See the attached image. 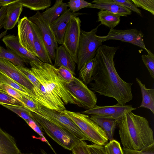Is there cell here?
<instances>
[{
    "label": "cell",
    "instance_id": "obj_38",
    "mask_svg": "<svg viewBox=\"0 0 154 154\" xmlns=\"http://www.w3.org/2000/svg\"><path fill=\"white\" fill-rule=\"evenodd\" d=\"M0 91L6 93L21 103L22 94L13 88L5 85L0 83Z\"/></svg>",
    "mask_w": 154,
    "mask_h": 154
},
{
    "label": "cell",
    "instance_id": "obj_44",
    "mask_svg": "<svg viewBox=\"0 0 154 154\" xmlns=\"http://www.w3.org/2000/svg\"><path fill=\"white\" fill-rule=\"evenodd\" d=\"M7 6L1 7L0 8V29L3 27L7 13Z\"/></svg>",
    "mask_w": 154,
    "mask_h": 154
},
{
    "label": "cell",
    "instance_id": "obj_24",
    "mask_svg": "<svg viewBox=\"0 0 154 154\" xmlns=\"http://www.w3.org/2000/svg\"><path fill=\"white\" fill-rule=\"evenodd\" d=\"M136 80L140 88L142 98L138 107L149 109L154 114V89L147 88L138 78H136Z\"/></svg>",
    "mask_w": 154,
    "mask_h": 154
},
{
    "label": "cell",
    "instance_id": "obj_15",
    "mask_svg": "<svg viewBox=\"0 0 154 154\" xmlns=\"http://www.w3.org/2000/svg\"><path fill=\"white\" fill-rule=\"evenodd\" d=\"M2 40L7 48L11 50L23 59L26 63H29L30 61L41 62V61L26 49L21 46L19 42L17 36L14 35H8L4 36Z\"/></svg>",
    "mask_w": 154,
    "mask_h": 154
},
{
    "label": "cell",
    "instance_id": "obj_18",
    "mask_svg": "<svg viewBox=\"0 0 154 154\" xmlns=\"http://www.w3.org/2000/svg\"><path fill=\"white\" fill-rule=\"evenodd\" d=\"M92 2L94 4L87 8L106 11L124 17L132 14L130 10L115 3L112 0H95Z\"/></svg>",
    "mask_w": 154,
    "mask_h": 154
},
{
    "label": "cell",
    "instance_id": "obj_33",
    "mask_svg": "<svg viewBox=\"0 0 154 154\" xmlns=\"http://www.w3.org/2000/svg\"><path fill=\"white\" fill-rule=\"evenodd\" d=\"M21 103L24 106L31 112L36 113L38 109L39 103L32 98L22 95Z\"/></svg>",
    "mask_w": 154,
    "mask_h": 154
},
{
    "label": "cell",
    "instance_id": "obj_39",
    "mask_svg": "<svg viewBox=\"0 0 154 154\" xmlns=\"http://www.w3.org/2000/svg\"><path fill=\"white\" fill-rule=\"evenodd\" d=\"M71 151L74 154H91L88 145L83 140L79 141Z\"/></svg>",
    "mask_w": 154,
    "mask_h": 154
},
{
    "label": "cell",
    "instance_id": "obj_41",
    "mask_svg": "<svg viewBox=\"0 0 154 154\" xmlns=\"http://www.w3.org/2000/svg\"><path fill=\"white\" fill-rule=\"evenodd\" d=\"M115 3L136 13L141 17H143L141 11L134 4L128 0H112Z\"/></svg>",
    "mask_w": 154,
    "mask_h": 154
},
{
    "label": "cell",
    "instance_id": "obj_37",
    "mask_svg": "<svg viewBox=\"0 0 154 154\" xmlns=\"http://www.w3.org/2000/svg\"><path fill=\"white\" fill-rule=\"evenodd\" d=\"M17 68L26 76L33 84L34 88H38L39 87V82L33 75L30 69L20 66H17Z\"/></svg>",
    "mask_w": 154,
    "mask_h": 154
},
{
    "label": "cell",
    "instance_id": "obj_34",
    "mask_svg": "<svg viewBox=\"0 0 154 154\" xmlns=\"http://www.w3.org/2000/svg\"><path fill=\"white\" fill-rule=\"evenodd\" d=\"M92 3L83 0H70L67 4L72 12L75 13L82 8L91 6Z\"/></svg>",
    "mask_w": 154,
    "mask_h": 154
},
{
    "label": "cell",
    "instance_id": "obj_14",
    "mask_svg": "<svg viewBox=\"0 0 154 154\" xmlns=\"http://www.w3.org/2000/svg\"><path fill=\"white\" fill-rule=\"evenodd\" d=\"M0 72L18 83L35 95L33 84L17 66L10 61L0 58Z\"/></svg>",
    "mask_w": 154,
    "mask_h": 154
},
{
    "label": "cell",
    "instance_id": "obj_46",
    "mask_svg": "<svg viewBox=\"0 0 154 154\" xmlns=\"http://www.w3.org/2000/svg\"><path fill=\"white\" fill-rule=\"evenodd\" d=\"M7 30L5 31L0 33V40L4 36L6 35L7 33Z\"/></svg>",
    "mask_w": 154,
    "mask_h": 154
},
{
    "label": "cell",
    "instance_id": "obj_1",
    "mask_svg": "<svg viewBox=\"0 0 154 154\" xmlns=\"http://www.w3.org/2000/svg\"><path fill=\"white\" fill-rule=\"evenodd\" d=\"M118 47L101 45L95 57L97 64L89 89L99 95L114 98L118 104L124 105L133 99L132 83L123 80L117 72L114 58Z\"/></svg>",
    "mask_w": 154,
    "mask_h": 154
},
{
    "label": "cell",
    "instance_id": "obj_49",
    "mask_svg": "<svg viewBox=\"0 0 154 154\" xmlns=\"http://www.w3.org/2000/svg\"><path fill=\"white\" fill-rule=\"evenodd\" d=\"M70 154H74L72 152V153H70Z\"/></svg>",
    "mask_w": 154,
    "mask_h": 154
},
{
    "label": "cell",
    "instance_id": "obj_27",
    "mask_svg": "<svg viewBox=\"0 0 154 154\" xmlns=\"http://www.w3.org/2000/svg\"><path fill=\"white\" fill-rule=\"evenodd\" d=\"M0 83L8 86L22 94L32 98L36 100L35 95L32 92L1 72H0Z\"/></svg>",
    "mask_w": 154,
    "mask_h": 154
},
{
    "label": "cell",
    "instance_id": "obj_36",
    "mask_svg": "<svg viewBox=\"0 0 154 154\" xmlns=\"http://www.w3.org/2000/svg\"><path fill=\"white\" fill-rule=\"evenodd\" d=\"M137 7H140L154 15V0H132Z\"/></svg>",
    "mask_w": 154,
    "mask_h": 154
},
{
    "label": "cell",
    "instance_id": "obj_8",
    "mask_svg": "<svg viewBox=\"0 0 154 154\" xmlns=\"http://www.w3.org/2000/svg\"><path fill=\"white\" fill-rule=\"evenodd\" d=\"M60 112L47 108L39 104L36 114L58 125L73 135L79 141L89 140L84 133L70 119Z\"/></svg>",
    "mask_w": 154,
    "mask_h": 154
},
{
    "label": "cell",
    "instance_id": "obj_23",
    "mask_svg": "<svg viewBox=\"0 0 154 154\" xmlns=\"http://www.w3.org/2000/svg\"><path fill=\"white\" fill-rule=\"evenodd\" d=\"M67 3L62 0H56L55 4L51 8L42 13L43 17L50 24L58 18L67 9Z\"/></svg>",
    "mask_w": 154,
    "mask_h": 154
},
{
    "label": "cell",
    "instance_id": "obj_31",
    "mask_svg": "<svg viewBox=\"0 0 154 154\" xmlns=\"http://www.w3.org/2000/svg\"><path fill=\"white\" fill-rule=\"evenodd\" d=\"M147 55L141 56L143 61L147 69L153 79L154 78V55L150 51H146Z\"/></svg>",
    "mask_w": 154,
    "mask_h": 154
},
{
    "label": "cell",
    "instance_id": "obj_6",
    "mask_svg": "<svg viewBox=\"0 0 154 154\" xmlns=\"http://www.w3.org/2000/svg\"><path fill=\"white\" fill-rule=\"evenodd\" d=\"M100 24L89 32L81 30L78 51L77 70L84 64L94 58L102 42L96 35Z\"/></svg>",
    "mask_w": 154,
    "mask_h": 154
},
{
    "label": "cell",
    "instance_id": "obj_21",
    "mask_svg": "<svg viewBox=\"0 0 154 154\" xmlns=\"http://www.w3.org/2000/svg\"><path fill=\"white\" fill-rule=\"evenodd\" d=\"M23 6L17 2L7 7V13L4 28L5 30L13 28L19 20Z\"/></svg>",
    "mask_w": 154,
    "mask_h": 154
},
{
    "label": "cell",
    "instance_id": "obj_35",
    "mask_svg": "<svg viewBox=\"0 0 154 154\" xmlns=\"http://www.w3.org/2000/svg\"><path fill=\"white\" fill-rule=\"evenodd\" d=\"M0 104L24 106L20 101L0 91Z\"/></svg>",
    "mask_w": 154,
    "mask_h": 154
},
{
    "label": "cell",
    "instance_id": "obj_7",
    "mask_svg": "<svg viewBox=\"0 0 154 154\" xmlns=\"http://www.w3.org/2000/svg\"><path fill=\"white\" fill-rule=\"evenodd\" d=\"M65 86L79 106L88 109L96 105V94L79 79L74 77L70 82L65 83Z\"/></svg>",
    "mask_w": 154,
    "mask_h": 154
},
{
    "label": "cell",
    "instance_id": "obj_40",
    "mask_svg": "<svg viewBox=\"0 0 154 154\" xmlns=\"http://www.w3.org/2000/svg\"><path fill=\"white\" fill-rule=\"evenodd\" d=\"M56 70L65 83H68L73 80L75 77L74 75L66 68L62 66L56 68Z\"/></svg>",
    "mask_w": 154,
    "mask_h": 154
},
{
    "label": "cell",
    "instance_id": "obj_11",
    "mask_svg": "<svg viewBox=\"0 0 154 154\" xmlns=\"http://www.w3.org/2000/svg\"><path fill=\"white\" fill-rule=\"evenodd\" d=\"M143 36L141 32L135 29L125 30L113 29H110L107 35L97 36V37L102 42L110 40H116L128 42L146 51L148 49L145 46Z\"/></svg>",
    "mask_w": 154,
    "mask_h": 154
},
{
    "label": "cell",
    "instance_id": "obj_2",
    "mask_svg": "<svg viewBox=\"0 0 154 154\" xmlns=\"http://www.w3.org/2000/svg\"><path fill=\"white\" fill-rule=\"evenodd\" d=\"M117 123L123 148L139 151L154 144L152 130L145 118L129 112Z\"/></svg>",
    "mask_w": 154,
    "mask_h": 154
},
{
    "label": "cell",
    "instance_id": "obj_19",
    "mask_svg": "<svg viewBox=\"0 0 154 154\" xmlns=\"http://www.w3.org/2000/svg\"><path fill=\"white\" fill-rule=\"evenodd\" d=\"M54 61V66H63L69 70L73 75H75L76 63L62 45L58 47L56 50Z\"/></svg>",
    "mask_w": 154,
    "mask_h": 154
},
{
    "label": "cell",
    "instance_id": "obj_43",
    "mask_svg": "<svg viewBox=\"0 0 154 154\" xmlns=\"http://www.w3.org/2000/svg\"><path fill=\"white\" fill-rule=\"evenodd\" d=\"M91 154H106L104 146L93 144L88 145Z\"/></svg>",
    "mask_w": 154,
    "mask_h": 154
},
{
    "label": "cell",
    "instance_id": "obj_3",
    "mask_svg": "<svg viewBox=\"0 0 154 154\" xmlns=\"http://www.w3.org/2000/svg\"><path fill=\"white\" fill-rule=\"evenodd\" d=\"M29 64L32 73L38 81L47 85L62 100L64 103H76L66 89L65 83L56 70V68L49 63L30 61Z\"/></svg>",
    "mask_w": 154,
    "mask_h": 154
},
{
    "label": "cell",
    "instance_id": "obj_9",
    "mask_svg": "<svg viewBox=\"0 0 154 154\" xmlns=\"http://www.w3.org/2000/svg\"><path fill=\"white\" fill-rule=\"evenodd\" d=\"M81 23L79 17L74 16L71 19L65 31L62 45L77 64Z\"/></svg>",
    "mask_w": 154,
    "mask_h": 154
},
{
    "label": "cell",
    "instance_id": "obj_17",
    "mask_svg": "<svg viewBox=\"0 0 154 154\" xmlns=\"http://www.w3.org/2000/svg\"><path fill=\"white\" fill-rule=\"evenodd\" d=\"M34 37V47L37 57L42 62L52 65V60L42 38L40 30L37 26L29 20Z\"/></svg>",
    "mask_w": 154,
    "mask_h": 154
},
{
    "label": "cell",
    "instance_id": "obj_48",
    "mask_svg": "<svg viewBox=\"0 0 154 154\" xmlns=\"http://www.w3.org/2000/svg\"><path fill=\"white\" fill-rule=\"evenodd\" d=\"M20 154H34L32 153H21Z\"/></svg>",
    "mask_w": 154,
    "mask_h": 154
},
{
    "label": "cell",
    "instance_id": "obj_42",
    "mask_svg": "<svg viewBox=\"0 0 154 154\" xmlns=\"http://www.w3.org/2000/svg\"><path fill=\"white\" fill-rule=\"evenodd\" d=\"M124 154H154V151L151 147L145 148L140 150L130 149L123 148Z\"/></svg>",
    "mask_w": 154,
    "mask_h": 154
},
{
    "label": "cell",
    "instance_id": "obj_30",
    "mask_svg": "<svg viewBox=\"0 0 154 154\" xmlns=\"http://www.w3.org/2000/svg\"><path fill=\"white\" fill-rule=\"evenodd\" d=\"M1 105L17 114L23 118L26 123L30 120L37 123L34 119L32 112L24 106L3 104Z\"/></svg>",
    "mask_w": 154,
    "mask_h": 154
},
{
    "label": "cell",
    "instance_id": "obj_5",
    "mask_svg": "<svg viewBox=\"0 0 154 154\" xmlns=\"http://www.w3.org/2000/svg\"><path fill=\"white\" fill-rule=\"evenodd\" d=\"M37 122L52 139L64 149L71 151L79 142L73 135L53 121L32 112Z\"/></svg>",
    "mask_w": 154,
    "mask_h": 154
},
{
    "label": "cell",
    "instance_id": "obj_13",
    "mask_svg": "<svg viewBox=\"0 0 154 154\" xmlns=\"http://www.w3.org/2000/svg\"><path fill=\"white\" fill-rule=\"evenodd\" d=\"M17 37L20 45L37 57L34 47V37L28 18L24 16L18 22Z\"/></svg>",
    "mask_w": 154,
    "mask_h": 154
},
{
    "label": "cell",
    "instance_id": "obj_47",
    "mask_svg": "<svg viewBox=\"0 0 154 154\" xmlns=\"http://www.w3.org/2000/svg\"><path fill=\"white\" fill-rule=\"evenodd\" d=\"M41 150L42 154H48L43 149H41Z\"/></svg>",
    "mask_w": 154,
    "mask_h": 154
},
{
    "label": "cell",
    "instance_id": "obj_12",
    "mask_svg": "<svg viewBox=\"0 0 154 154\" xmlns=\"http://www.w3.org/2000/svg\"><path fill=\"white\" fill-rule=\"evenodd\" d=\"M136 109L130 105H122L117 104L114 105L106 106H99L96 105L93 108L86 109L81 112V113L112 119L117 122L127 112Z\"/></svg>",
    "mask_w": 154,
    "mask_h": 154
},
{
    "label": "cell",
    "instance_id": "obj_20",
    "mask_svg": "<svg viewBox=\"0 0 154 154\" xmlns=\"http://www.w3.org/2000/svg\"><path fill=\"white\" fill-rule=\"evenodd\" d=\"M14 138L0 127V154H20Z\"/></svg>",
    "mask_w": 154,
    "mask_h": 154
},
{
    "label": "cell",
    "instance_id": "obj_22",
    "mask_svg": "<svg viewBox=\"0 0 154 154\" xmlns=\"http://www.w3.org/2000/svg\"><path fill=\"white\" fill-rule=\"evenodd\" d=\"M90 118L105 131L109 141L113 139L114 131L117 125L116 120L93 115H91Z\"/></svg>",
    "mask_w": 154,
    "mask_h": 154
},
{
    "label": "cell",
    "instance_id": "obj_45",
    "mask_svg": "<svg viewBox=\"0 0 154 154\" xmlns=\"http://www.w3.org/2000/svg\"><path fill=\"white\" fill-rule=\"evenodd\" d=\"M18 1V0H0V4L2 7L7 6L10 4L17 2Z\"/></svg>",
    "mask_w": 154,
    "mask_h": 154
},
{
    "label": "cell",
    "instance_id": "obj_32",
    "mask_svg": "<svg viewBox=\"0 0 154 154\" xmlns=\"http://www.w3.org/2000/svg\"><path fill=\"white\" fill-rule=\"evenodd\" d=\"M104 146L106 154H124L120 143L113 139Z\"/></svg>",
    "mask_w": 154,
    "mask_h": 154
},
{
    "label": "cell",
    "instance_id": "obj_28",
    "mask_svg": "<svg viewBox=\"0 0 154 154\" xmlns=\"http://www.w3.org/2000/svg\"><path fill=\"white\" fill-rule=\"evenodd\" d=\"M17 2L23 7L37 11L44 10L51 5L50 0H18Z\"/></svg>",
    "mask_w": 154,
    "mask_h": 154
},
{
    "label": "cell",
    "instance_id": "obj_26",
    "mask_svg": "<svg viewBox=\"0 0 154 154\" xmlns=\"http://www.w3.org/2000/svg\"><path fill=\"white\" fill-rule=\"evenodd\" d=\"M98 21L100 24L108 27L110 29H113L120 21V16L108 11L100 10L97 13Z\"/></svg>",
    "mask_w": 154,
    "mask_h": 154
},
{
    "label": "cell",
    "instance_id": "obj_10",
    "mask_svg": "<svg viewBox=\"0 0 154 154\" xmlns=\"http://www.w3.org/2000/svg\"><path fill=\"white\" fill-rule=\"evenodd\" d=\"M39 29L44 42L52 60L54 61L55 52L58 47V43L51 27V24L42 16L39 11L33 16L28 17Z\"/></svg>",
    "mask_w": 154,
    "mask_h": 154
},
{
    "label": "cell",
    "instance_id": "obj_16",
    "mask_svg": "<svg viewBox=\"0 0 154 154\" xmlns=\"http://www.w3.org/2000/svg\"><path fill=\"white\" fill-rule=\"evenodd\" d=\"M85 14L79 12H72L69 8L51 24L58 44L63 45L65 31L71 19L73 17H77Z\"/></svg>",
    "mask_w": 154,
    "mask_h": 154
},
{
    "label": "cell",
    "instance_id": "obj_29",
    "mask_svg": "<svg viewBox=\"0 0 154 154\" xmlns=\"http://www.w3.org/2000/svg\"><path fill=\"white\" fill-rule=\"evenodd\" d=\"M0 58L7 60L16 66H25V61L14 52L0 45Z\"/></svg>",
    "mask_w": 154,
    "mask_h": 154
},
{
    "label": "cell",
    "instance_id": "obj_25",
    "mask_svg": "<svg viewBox=\"0 0 154 154\" xmlns=\"http://www.w3.org/2000/svg\"><path fill=\"white\" fill-rule=\"evenodd\" d=\"M97 64V61L94 57L85 63L79 70V79L86 85L92 81Z\"/></svg>",
    "mask_w": 154,
    "mask_h": 154
},
{
    "label": "cell",
    "instance_id": "obj_4",
    "mask_svg": "<svg viewBox=\"0 0 154 154\" xmlns=\"http://www.w3.org/2000/svg\"><path fill=\"white\" fill-rule=\"evenodd\" d=\"M60 113L71 120L84 133L89 141L103 146L108 143L109 140L106 132L91 120L88 115L66 109Z\"/></svg>",
    "mask_w": 154,
    "mask_h": 154
}]
</instances>
